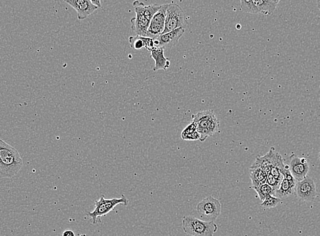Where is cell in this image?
Listing matches in <instances>:
<instances>
[{"mask_svg": "<svg viewBox=\"0 0 320 236\" xmlns=\"http://www.w3.org/2000/svg\"><path fill=\"white\" fill-rule=\"evenodd\" d=\"M23 159L18 150L0 140V177L1 178H12L22 170Z\"/></svg>", "mask_w": 320, "mask_h": 236, "instance_id": "6da1fadb", "label": "cell"}, {"mask_svg": "<svg viewBox=\"0 0 320 236\" xmlns=\"http://www.w3.org/2000/svg\"><path fill=\"white\" fill-rule=\"evenodd\" d=\"M192 121L197 124V131L200 134L202 142L214 135L220 127V122L212 110L200 111L192 115Z\"/></svg>", "mask_w": 320, "mask_h": 236, "instance_id": "7a4b0ae2", "label": "cell"}, {"mask_svg": "<svg viewBox=\"0 0 320 236\" xmlns=\"http://www.w3.org/2000/svg\"><path fill=\"white\" fill-rule=\"evenodd\" d=\"M184 233L191 236H213L218 226L213 221H205L192 216H185L182 220Z\"/></svg>", "mask_w": 320, "mask_h": 236, "instance_id": "3957f363", "label": "cell"}, {"mask_svg": "<svg viewBox=\"0 0 320 236\" xmlns=\"http://www.w3.org/2000/svg\"><path fill=\"white\" fill-rule=\"evenodd\" d=\"M119 204L127 206L128 200L125 196L122 194L120 198L114 199H105V196L101 195L98 200L95 201V208L92 212L87 213V216L91 219V223L96 225L98 223V218L105 216L111 213Z\"/></svg>", "mask_w": 320, "mask_h": 236, "instance_id": "277c9868", "label": "cell"}, {"mask_svg": "<svg viewBox=\"0 0 320 236\" xmlns=\"http://www.w3.org/2000/svg\"><path fill=\"white\" fill-rule=\"evenodd\" d=\"M187 26V19L183 8L177 3H167L165 30L162 34L178 28L186 29Z\"/></svg>", "mask_w": 320, "mask_h": 236, "instance_id": "5b68a950", "label": "cell"}, {"mask_svg": "<svg viewBox=\"0 0 320 236\" xmlns=\"http://www.w3.org/2000/svg\"><path fill=\"white\" fill-rule=\"evenodd\" d=\"M196 210L201 218L205 221L214 222L221 215V202L216 198L210 196L197 205Z\"/></svg>", "mask_w": 320, "mask_h": 236, "instance_id": "8992f818", "label": "cell"}, {"mask_svg": "<svg viewBox=\"0 0 320 236\" xmlns=\"http://www.w3.org/2000/svg\"><path fill=\"white\" fill-rule=\"evenodd\" d=\"M144 5V3L138 1V0H136L133 2V6L135 8L136 17L131 19V29L136 34V35L146 37L151 21L149 20L145 15L144 11H143Z\"/></svg>", "mask_w": 320, "mask_h": 236, "instance_id": "52a82bcc", "label": "cell"}, {"mask_svg": "<svg viewBox=\"0 0 320 236\" xmlns=\"http://www.w3.org/2000/svg\"><path fill=\"white\" fill-rule=\"evenodd\" d=\"M167 3L161 5L160 9L153 17L147 32L146 37L156 39L163 33L165 26L166 12Z\"/></svg>", "mask_w": 320, "mask_h": 236, "instance_id": "ba28073f", "label": "cell"}, {"mask_svg": "<svg viewBox=\"0 0 320 236\" xmlns=\"http://www.w3.org/2000/svg\"><path fill=\"white\" fill-rule=\"evenodd\" d=\"M296 194L301 200L312 201L318 195L316 184L311 177L307 176L303 180L297 182Z\"/></svg>", "mask_w": 320, "mask_h": 236, "instance_id": "9c48e42d", "label": "cell"}, {"mask_svg": "<svg viewBox=\"0 0 320 236\" xmlns=\"http://www.w3.org/2000/svg\"><path fill=\"white\" fill-rule=\"evenodd\" d=\"M77 12L79 20H84L98 9L90 0H64Z\"/></svg>", "mask_w": 320, "mask_h": 236, "instance_id": "30bf717a", "label": "cell"}, {"mask_svg": "<svg viewBox=\"0 0 320 236\" xmlns=\"http://www.w3.org/2000/svg\"><path fill=\"white\" fill-rule=\"evenodd\" d=\"M185 29L178 28L172 32L161 34L157 39H155V46L163 48H172L178 44V41L184 35Z\"/></svg>", "mask_w": 320, "mask_h": 236, "instance_id": "8fae6325", "label": "cell"}, {"mask_svg": "<svg viewBox=\"0 0 320 236\" xmlns=\"http://www.w3.org/2000/svg\"><path fill=\"white\" fill-rule=\"evenodd\" d=\"M289 168L292 175L297 182L305 179L307 177L309 170V165L306 158H299L297 156H292Z\"/></svg>", "mask_w": 320, "mask_h": 236, "instance_id": "7c38bea8", "label": "cell"}, {"mask_svg": "<svg viewBox=\"0 0 320 236\" xmlns=\"http://www.w3.org/2000/svg\"><path fill=\"white\" fill-rule=\"evenodd\" d=\"M279 153L275 150L274 148H271L269 152L264 156H257L252 166L259 167L268 173L271 172V169L276 164L280 156Z\"/></svg>", "mask_w": 320, "mask_h": 236, "instance_id": "4fadbf2b", "label": "cell"}, {"mask_svg": "<svg viewBox=\"0 0 320 236\" xmlns=\"http://www.w3.org/2000/svg\"><path fill=\"white\" fill-rule=\"evenodd\" d=\"M165 48L155 46L150 51L151 58L155 60V66L154 71L160 70H167L171 66V63L168 58H165L164 55Z\"/></svg>", "mask_w": 320, "mask_h": 236, "instance_id": "5bb4252c", "label": "cell"}, {"mask_svg": "<svg viewBox=\"0 0 320 236\" xmlns=\"http://www.w3.org/2000/svg\"><path fill=\"white\" fill-rule=\"evenodd\" d=\"M297 182V181H290L284 177L278 190L276 191L275 197L281 199L295 195Z\"/></svg>", "mask_w": 320, "mask_h": 236, "instance_id": "9a60e30c", "label": "cell"}, {"mask_svg": "<svg viewBox=\"0 0 320 236\" xmlns=\"http://www.w3.org/2000/svg\"><path fill=\"white\" fill-rule=\"evenodd\" d=\"M249 173H250L251 180L253 189L266 183V179L269 175V173L263 170L262 168L259 167L252 166V165L249 169Z\"/></svg>", "mask_w": 320, "mask_h": 236, "instance_id": "2e32d148", "label": "cell"}, {"mask_svg": "<svg viewBox=\"0 0 320 236\" xmlns=\"http://www.w3.org/2000/svg\"><path fill=\"white\" fill-rule=\"evenodd\" d=\"M255 6L258 10L259 14L263 15H271L276 10L277 4L269 0H253Z\"/></svg>", "mask_w": 320, "mask_h": 236, "instance_id": "e0dca14e", "label": "cell"}, {"mask_svg": "<svg viewBox=\"0 0 320 236\" xmlns=\"http://www.w3.org/2000/svg\"><path fill=\"white\" fill-rule=\"evenodd\" d=\"M254 190L256 191L257 194H258L259 199L262 201L265 199L266 197L269 195L275 196L276 195V191L271 187L269 184L264 183L262 185L259 186V187L255 188Z\"/></svg>", "mask_w": 320, "mask_h": 236, "instance_id": "ac0fdd59", "label": "cell"}, {"mask_svg": "<svg viewBox=\"0 0 320 236\" xmlns=\"http://www.w3.org/2000/svg\"><path fill=\"white\" fill-rule=\"evenodd\" d=\"M130 46L135 50L142 49L146 46V37L136 35V36H130Z\"/></svg>", "mask_w": 320, "mask_h": 236, "instance_id": "d6986e66", "label": "cell"}, {"mask_svg": "<svg viewBox=\"0 0 320 236\" xmlns=\"http://www.w3.org/2000/svg\"><path fill=\"white\" fill-rule=\"evenodd\" d=\"M240 8L247 13L259 14L258 10L255 6L253 0H240Z\"/></svg>", "mask_w": 320, "mask_h": 236, "instance_id": "ffe728a7", "label": "cell"}, {"mask_svg": "<svg viewBox=\"0 0 320 236\" xmlns=\"http://www.w3.org/2000/svg\"><path fill=\"white\" fill-rule=\"evenodd\" d=\"M280 201H281L280 198L275 197V196L269 195L266 197L265 199L262 201L261 206L266 208H273L277 206Z\"/></svg>", "mask_w": 320, "mask_h": 236, "instance_id": "44dd1931", "label": "cell"}, {"mask_svg": "<svg viewBox=\"0 0 320 236\" xmlns=\"http://www.w3.org/2000/svg\"><path fill=\"white\" fill-rule=\"evenodd\" d=\"M196 131H197V124L195 123V122L192 121L191 124H190L189 125H188L187 127L183 130V131L182 132V139H183V138L186 137V136L194 133V132Z\"/></svg>", "mask_w": 320, "mask_h": 236, "instance_id": "7402d4cb", "label": "cell"}, {"mask_svg": "<svg viewBox=\"0 0 320 236\" xmlns=\"http://www.w3.org/2000/svg\"><path fill=\"white\" fill-rule=\"evenodd\" d=\"M281 181L277 180L275 178L271 173H269L268 175L267 179H266V183L269 184L271 187H273L275 191H277L278 188L281 184Z\"/></svg>", "mask_w": 320, "mask_h": 236, "instance_id": "603a6c76", "label": "cell"}, {"mask_svg": "<svg viewBox=\"0 0 320 236\" xmlns=\"http://www.w3.org/2000/svg\"><path fill=\"white\" fill-rule=\"evenodd\" d=\"M201 135L198 131L195 132L194 133L191 134L183 138V140L184 141H197L200 140Z\"/></svg>", "mask_w": 320, "mask_h": 236, "instance_id": "cb8c5ba5", "label": "cell"}, {"mask_svg": "<svg viewBox=\"0 0 320 236\" xmlns=\"http://www.w3.org/2000/svg\"><path fill=\"white\" fill-rule=\"evenodd\" d=\"M62 236H75L74 232L71 230H66L62 234Z\"/></svg>", "mask_w": 320, "mask_h": 236, "instance_id": "d4e9b609", "label": "cell"}, {"mask_svg": "<svg viewBox=\"0 0 320 236\" xmlns=\"http://www.w3.org/2000/svg\"><path fill=\"white\" fill-rule=\"evenodd\" d=\"M94 6H97L98 8H101V1L100 0H90Z\"/></svg>", "mask_w": 320, "mask_h": 236, "instance_id": "484cf974", "label": "cell"}, {"mask_svg": "<svg viewBox=\"0 0 320 236\" xmlns=\"http://www.w3.org/2000/svg\"><path fill=\"white\" fill-rule=\"evenodd\" d=\"M269 1H272V2H274V3H276V4H278L281 0H269Z\"/></svg>", "mask_w": 320, "mask_h": 236, "instance_id": "4316f807", "label": "cell"}, {"mask_svg": "<svg viewBox=\"0 0 320 236\" xmlns=\"http://www.w3.org/2000/svg\"><path fill=\"white\" fill-rule=\"evenodd\" d=\"M317 5L318 8H319L320 11V0H317Z\"/></svg>", "mask_w": 320, "mask_h": 236, "instance_id": "83f0119b", "label": "cell"}, {"mask_svg": "<svg viewBox=\"0 0 320 236\" xmlns=\"http://www.w3.org/2000/svg\"><path fill=\"white\" fill-rule=\"evenodd\" d=\"M319 158H320V154H319Z\"/></svg>", "mask_w": 320, "mask_h": 236, "instance_id": "f1b7e54d", "label": "cell"}]
</instances>
